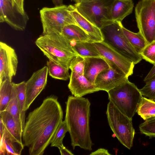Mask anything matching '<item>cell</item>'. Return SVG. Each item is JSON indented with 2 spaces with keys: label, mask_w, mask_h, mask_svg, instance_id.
<instances>
[{
  "label": "cell",
  "mask_w": 155,
  "mask_h": 155,
  "mask_svg": "<svg viewBox=\"0 0 155 155\" xmlns=\"http://www.w3.org/2000/svg\"><path fill=\"white\" fill-rule=\"evenodd\" d=\"M18 59L15 50L3 42H0V83L8 79L12 81L16 74Z\"/></svg>",
  "instance_id": "obj_11"
},
{
  "label": "cell",
  "mask_w": 155,
  "mask_h": 155,
  "mask_svg": "<svg viewBox=\"0 0 155 155\" xmlns=\"http://www.w3.org/2000/svg\"><path fill=\"white\" fill-rule=\"evenodd\" d=\"M137 112L144 120L155 117V102L143 97Z\"/></svg>",
  "instance_id": "obj_24"
},
{
  "label": "cell",
  "mask_w": 155,
  "mask_h": 155,
  "mask_svg": "<svg viewBox=\"0 0 155 155\" xmlns=\"http://www.w3.org/2000/svg\"><path fill=\"white\" fill-rule=\"evenodd\" d=\"M114 0H79L74 6L84 18L101 29L112 22L110 11Z\"/></svg>",
  "instance_id": "obj_6"
},
{
  "label": "cell",
  "mask_w": 155,
  "mask_h": 155,
  "mask_svg": "<svg viewBox=\"0 0 155 155\" xmlns=\"http://www.w3.org/2000/svg\"><path fill=\"white\" fill-rule=\"evenodd\" d=\"M68 87L75 97H81L99 91L95 85L89 81L83 75H79L71 72Z\"/></svg>",
  "instance_id": "obj_15"
},
{
  "label": "cell",
  "mask_w": 155,
  "mask_h": 155,
  "mask_svg": "<svg viewBox=\"0 0 155 155\" xmlns=\"http://www.w3.org/2000/svg\"><path fill=\"white\" fill-rule=\"evenodd\" d=\"M107 93L109 100L132 119L143 97L137 86L127 79Z\"/></svg>",
  "instance_id": "obj_4"
},
{
  "label": "cell",
  "mask_w": 155,
  "mask_h": 155,
  "mask_svg": "<svg viewBox=\"0 0 155 155\" xmlns=\"http://www.w3.org/2000/svg\"><path fill=\"white\" fill-rule=\"evenodd\" d=\"M135 13L139 32L148 45L155 41V0H140Z\"/></svg>",
  "instance_id": "obj_9"
},
{
  "label": "cell",
  "mask_w": 155,
  "mask_h": 155,
  "mask_svg": "<svg viewBox=\"0 0 155 155\" xmlns=\"http://www.w3.org/2000/svg\"><path fill=\"white\" fill-rule=\"evenodd\" d=\"M139 54L142 59L154 65L155 64V41L147 45Z\"/></svg>",
  "instance_id": "obj_31"
},
{
  "label": "cell",
  "mask_w": 155,
  "mask_h": 155,
  "mask_svg": "<svg viewBox=\"0 0 155 155\" xmlns=\"http://www.w3.org/2000/svg\"><path fill=\"white\" fill-rule=\"evenodd\" d=\"M48 74V67L45 66L34 72L29 79L25 82L26 111L45 87Z\"/></svg>",
  "instance_id": "obj_13"
},
{
  "label": "cell",
  "mask_w": 155,
  "mask_h": 155,
  "mask_svg": "<svg viewBox=\"0 0 155 155\" xmlns=\"http://www.w3.org/2000/svg\"><path fill=\"white\" fill-rule=\"evenodd\" d=\"M70 43L75 53L81 57L84 58L102 57L94 42L90 41H72Z\"/></svg>",
  "instance_id": "obj_20"
},
{
  "label": "cell",
  "mask_w": 155,
  "mask_h": 155,
  "mask_svg": "<svg viewBox=\"0 0 155 155\" xmlns=\"http://www.w3.org/2000/svg\"><path fill=\"white\" fill-rule=\"evenodd\" d=\"M13 1L22 12H25L24 6V0H13Z\"/></svg>",
  "instance_id": "obj_37"
},
{
  "label": "cell",
  "mask_w": 155,
  "mask_h": 155,
  "mask_svg": "<svg viewBox=\"0 0 155 155\" xmlns=\"http://www.w3.org/2000/svg\"><path fill=\"white\" fill-rule=\"evenodd\" d=\"M85 66L84 57L78 55L71 60L69 66L71 72L79 75H83Z\"/></svg>",
  "instance_id": "obj_32"
},
{
  "label": "cell",
  "mask_w": 155,
  "mask_h": 155,
  "mask_svg": "<svg viewBox=\"0 0 155 155\" xmlns=\"http://www.w3.org/2000/svg\"><path fill=\"white\" fill-rule=\"evenodd\" d=\"M122 30L129 42L139 54L147 45L140 33H135L127 29L123 25Z\"/></svg>",
  "instance_id": "obj_26"
},
{
  "label": "cell",
  "mask_w": 155,
  "mask_h": 155,
  "mask_svg": "<svg viewBox=\"0 0 155 155\" xmlns=\"http://www.w3.org/2000/svg\"><path fill=\"white\" fill-rule=\"evenodd\" d=\"M134 7L132 0H114L110 11L112 20L122 22L126 17L132 13Z\"/></svg>",
  "instance_id": "obj_19"
},
{
  "label": "cell",
  "mask_w": 155,
  "mask_h": 155,
  "mask_svg": "<svg viewBox=\"0 0 155 155\" xmlns=\"http://www.w3.org/2000/svg\"><path fill=\"white\" fill-rule=\"evenodd\" d=\"M35 44L48 60L68 69L71 60L78 55L70 42L60 32L42 35Z\"/></svg>",
  "instance_id": "obj_3"
},
{
  "label": "cell",
  "mask_w": 155,
  "mask_h": 155,
  "mask_svg": "<svg viewBox=\"0 0 155 155\" xmlns=\"http://www.w3.org/2000/svg\"><path fill=\"white\" fill-rule=\"evenodd\" d=\"M68 6L70 12L76 23L88 35L91 41L94 42L103 41L104 38L101 29L83 16L74 5Z\"/></svg>",
  "instance_id": "obj_16"
},
{
  "label": "cell",
  "mask_w": 155,
  "mask_h": 155,
  "mask_svg": "<svg viewBox=\"0 0 155 155\" xmlns=\"http://www.w3.org/2000/svg\"><path fill=\"white\" fill-rule=\"evenodd\" d=\"M43 28V35L60 32L64 26L71 24L78 25L68 5L44 7L40 11Z\"/></svg>",
  "instance_id": "obj_8"
},
{
  "label": "cell",
  "mask_w": 155,
  "mask_h": 155,
  "mask_svg": "<svg viewBox=\"0 0 155 155\" xmlns=\"http://www.w3.org/2000/svg\"><path fill=\"white\" fill-rule=\"evenodd\" d=\"M49 75L57 79L67 80L70 78L69 69L54 61L48 60L47 62Z\"/></svg>",
  "instance_id": "obj_25"
},
{
  "label": "cell",
  "mask_w": 155,
  "mask_h": 155,
  "mask_svg": "<svg viewBox=\"0 0 155 155\" xmlns=\"http://www.w3.org/2000/svg\"></svg>",
  "instance_id": "obj_40"
},
{
  "label": "cell",
  "mask_w": 155,
  "mask_h": 155,
  "mask_svg": "<svg viewBox=\"0 0 155 155\" xmlns=\"http://www.w3.org/2000/svg\"><path fill=\"white\" fill-rule=\"evenodd\" d=\"M79 0H74V1L75 2H76Z\"/></svg>",
  "instance_id": "obj_39"
},
{
  "label": "cell",
  "mask_w": 155,
  "mask_h": 155,
  "mask_svg": "<svg viewBox=\"0 0 155 155\" xmlns=\"http://www.w3.org/2000/svg\"><path fill=\"white\" fill-rule=\"evenodd\" d=\"M14 83L6 79L0 83V112L5 110L12 95Z\"/></svg>",
  "instance_id": "obj_23"
},
{
  "label": "cell",
  "mask_w": 155,
  "mask_h": 155,
  "mask_svg": "<svg viewBox=\"0 0 155 155\" xmlns=\"http://www.w3.org/2000/svg\"><path fill=\"white\" fill-rule=\"evenodd\" d=\"M0 118L5 126L4 133L13 141L23 143L22 134L23 129L8 111L4 110L0 112Z\"/></svg>",
  "instance_id": "obj_18"
},
{
  "label": "cell",
  "mask_w": 155,
  "mask_h": 155,
  "mask_svg": "<svg viewBox=\"0 0 155 155\" xmlns=\"http://www.w3.org/2000/svg\"><path fill=\"white\" fill-rule=\"evenodd\" d=\"M55 6H59L63 5V0H51Z\"/></svg>",
  "instance_id": "obj_38"
},
{
  "label": "cell",
  "mask_w": 155,
  "mask_h": 155,
  "mask_svg": "<svg viewBox=\"0 0 155 155\" xmlns=\"http://www.w3.org/2000/svg\"><path fill=\"white\" fill-rule=\"evenodd\" d=\"M65 120L71 139V145L91 151L93 145L90 134L91 103L87 98L68 96L66 102Z\"/></svg>",
  "instance_id": "obj_2"
},
{
  "label": "cell",
  "mask_w": 155,
  "mask_h": 155,
  "mask_svg": "<svg viewBox=\"0 0 155 155\" xmlns=\"http://www.w3.org/2000/svg\"><path fill=\"white\" fill-rule=\"evenodd\" d=\"M155 76V64L151 68L148 74L144 78L143 81L145 82L150 80Z\"/></svg>",
  "instance_id": "obj_35"
},
{
  "label": "cell",
  "mask_w": 155,
  "mask_h": 155,
  "mask_svg": "<svg viewBox=\"0 0 155 155\" xmlns=\"http://www.w3.org/2000/svg\"><path fill=\"white\" fill-rule=\"evenodd\" d=\"M61 155H73L74 154L64 146L58 148Z\"/></svg>",
  "instance_id": "obj_36"
},
{
  "label": "cell",
  "mask_w": 155,
  "mask_h": 155,
  "mask_svg": "<svg viewBox=\"0 0 155 155\" xmlns=\"http://www.w3.org/2000/svg\"><path fill=\"white\" fill-rule=\"evenodd\" d=\"M106 60L109 68L102 71L97 75L95 85L99 91H104L107 92L128 79V77L114 64Z\"/></svg>",
  "instance_id": "obj_12"
},
{
  "label": "cell",
  "mask_w": 155,
  "mask_h": 155,
  "mask_svg": "<svg viewBox=\"0 0 155 155\" xmlns=\"http://www.w3.org/2000/svg\"><path fill=\"white\" fill-rule=\"evenodd\" d=\"M71 0V1H72V0H73V1H74V0Z\"/></svg>",
  "instance_id": "obj_41"
},
{
  "label": "cell",
  "mask_w": 155,
  "mask_h": 155,
  "mask_svg": "<svg viewBox=\"0 0 155 155\" xmlns=\"http://www.w3.org/2000/svg\"><path fill=\"white\" fill-rule=\"evenodd\" d=\"M84 75L91 83L95 85L97 75L102 71L108 69L109 65L103 58L84 57Z\"/></svg>",
  "instance_id": "obj_17"
},
{
  "label": "cell",
  "mask_w": 155,
  "mask_h": 155,
  "mask_svg": "<svg viewBox=\"0 0 155 155\" xmlns=\"http://www.w3.org/2000/svg\"><path fill=\"white\" fill-rule=\"evenodd\" d=\"M14 87L11 99L5 110L8 111L13 117L17 123L22 128L20 112L15 88Z\"/></svg>",
  "instance_id": "obj_28"
},
{
  "label": "cell",
  "mask_w": 155,
  "mask_h": 155,
  "mask_svg": "<svg viewBox=\"0 0 155 155\" xmlns=\"http://www.w3.org/2000/svg\"><path fill=\"white\" fill-rule=\"evenodd\" d=\"M102 58L114 64L128 77L133 73L134 64L104 41L94 42Z\"/></svg>",
  "instance_id": "obj_14"
},
{
  "label": "cell",
  "mask_w": 155,
  "mask_h": 155,
  "mask_svg": "<svg viewBox=\"0 0 155 155\" xmlns=\"http://www.w3.org/2000/svg\"><path fill=\"white\" fill-rule=\"evenodd\" d=\"M68 129L65 120L60 122L52 139L51 146L58 148L64 146L63 140Z\"/></svg>",
  "instance_id": "obj_29"
},
{
  "label": "cell",
  "mask_w": 155,
  "mask_h": 155,
  "mask_svg": "<svg viewBox=\"0 0 155 155\" xmlns=\"http://www.w3.org/2000/svg\"><path fill=\"white\" fill-rule=\"evenodd\" d=\"M145 83L144 86L140 89L141 94L142 96L155 101V76Z\"/></svg>",
  "instance_id": "obj_33"
},
{
  "label": "cell",
  "mask_w": 155,
  "mask_h": 155,
  "mask_svg": "<svg viewBox=\"0 0 155 155\" xmlns=\"http://www.w3.org/2000/svg\"><path fill=\"white\" fill-rule=\"evenodd\" d=\"M60 33L70 42L72 41H91L88 35L77 25H66L61 29Z\"/></svg>",
  "instance_id": "obj_21"
},
{
  "label": "cell",
  "mask_w": 155,
  "mask_h": 155,
  "mask_svg": "<svg viewBox=\"0 0 155 155\" xmlns=\"http://www.w3.org/2000/svg\"><path fill=\"white\" fill-rule=\"evenodd\" d=\"M63 117L61 106L58 97L54 95L47 97L39 107L29 113L22 140L30 155L43 154Z\"/></svg>",
  "instance_id": "obj_1"
},
{
  "label": "cell",
  "mask_w": 155,
  "mask_h": 155,
  "mask_svg": "<svg viewBox=\"0 0 155 155\" xmlns=\"http://www.w3.org/2000/svg\"><path fill=\"white\" fill-rule=\"evenodd\" d=\"M18 98L21 120L24 129L25 121V82L23 81L18 84L14 83Z\"/></svg>",
  "instance_id": "obj_27"
},
{
  "label": "cell",
  "mask_w": 155,
  "mask_h": 155,
  "mask_svg": "<svg viewBox=\"0 0 155 155\" xmlns=\"http://www.w3.org/2000/svg\"><path fill=\"white\" fill-rule=\"evenodd\" d=\"M110 155L108 151L104 148H99L95 151L92 152L90 155Z\"/></svg>",
  "instance_id": "obj_34"
},
{
  "label": "cell",
  "mask_w": 155,
  "mask_h": 155,
  "mask_svg": "<svg viewBox=\"0 0 155 155\" xmlns=\"http://www.w3.org/2000/svg\"><path fill=\"white\" fill-rule=\"evenodd\" d=\"M0 22H5L14 29L24 31L29 18L22 12L13 0H0Z\"/></svg>",
  "instance_id": "obj_10"
},
{
  "label": "cell",
  "mask_w": 155,
  "mask_h": 155,
  "mask_svg": "<svg viewBox=\"0 0 155 155\" xmlns=\"http://www.w3.org/2000/svg\"><path fill=\"white\" fill-rule=\"evenodd\" d=\"M24 147L23 143L14 141L5 134L0 138V155H20Z\"/></svg>",
  "instance_id": "obj_22"
},
{
  "label": "cell",
  "mask_w": 155,
  "mask_h": 155,
  "mask_svg": "<svg viewBox=\"0 0 155 155\" xmlns=\"http://www.w3.org/2000/svg\"><path fill=\"white\" fill-rule=\"evenodd\" d=\"M106 115L109 125L119 141L130 149L135 133L132 119L122 113L110 101L107 105Z\"/></svg>",
  "instance_id": "obj_7"
},
{
  "label": "cell",
  "mask_w": 155,
  "mask_h": 155,
  "mask_svg": "<svg viewBox=\"0 0 155 155\" xmlns=\"http://www.w3.org/2000/svg\"><path fill=\"white\" fill-rule=\"evenodd\" d=\"M122 22L113 21L101 29L103 41L134 65L142 59L130 44L122 29Z\"/></svg>",
  "instance_id": "obj_5"
},
{
  "label": "cell",
  "mask_w": 155,
  "mask_h": 155,
  "mask_svg": "<svg viewBox=\"0 0 155 155\" xmlns=\"http://www.w3.org/2000/svg\"><path fill=\"white\" fill-rule=\"evenodd\" d=\"M145 120L139 126L140 132L150 137H155V117Z\"/></svg>",
  "instance_id": "obj_30"
}]
</instances>
